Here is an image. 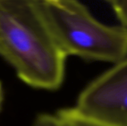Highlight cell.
I'll return each instance as SVG.
<instances>
[{
    "label": "cell",
    "instance_id": "cell-1",
    "mask_svg": "<svg viewBox=\"0 0 127 126\" xmlns=\"http://www.w3.org/2000/svg\"><path fill=\"white\" fill-rule=\"evenodd\" d=\"M0 55L31 86L56 90L63 82L67 56L33 0H0Z\"/></svg>",
    "mask_w": 127,
    "mask_h": 126
},
{
    "label": "cell",
    "instance_id": "cell-2",
    "mask_svg": "<svg viewBox=\"0 0 127 126\" xmlns=\"http://www.w3.org/2000/svg\"><path fill=\"white\" fill-rule=\"evenodd\" d=\"M48 30L66 55L115 64L127 56V30L97 20L78 0H33Z\"/></svg>",
    "mask_w": 127,
    "mask_h": 126
},
{
    "label": "cell",
    "instance_id": "cell-3",
    "mask_svg": "<svg viewBox=\"0 0 127 126\" xmlns=\"http://www.w3.org/2000/svg\"><path fill=\"white\" fill-rule=\"evenodd\" d=\"M75 108L111 125L127 126V56L92 80Z\"/></svg>",
    "mask_w": 127,
    "mask_h": 126
},
{
    "label": "cell",
    "instance_id": "cell-4",
    "mask_svg": "<svg viewBox=\"0 0 127 126\" xmlns=\"http://www.w3.org/2000/svg\"><path fill=\"white\" fill-rule=\"evenodd\" d=\"M56 117L60 126H115L83 114L76 108L61 109Z\"/></svg>",
    "mask_w": 127,
    "mask_h": 126
},
{
    "label": "cell",
    "instance_id": "cell-5",
    "mask_svg": "<svg viewBox=\"0 0 127 126\" xmlns=\"http://www.w3.org/2000/svg\"><path fill=\"white\" fill-rule=\"evenodd\" d=\"M110 4L121 25L127 30V0H112Z\"/></svg>",
    "mask_w": 127,
    "mask_h": 126
},
{
    "label": "cell",
    "instance_id": "cell-6",
    "mask_svg": "<svg viewBox=\"0 0 127 126\" xmlns=\"http://www.w3.org/2000/svg\"><path fill=\"white\" fill-rule=\"evenodd\" d=\"M33 126H60V124L56 116L42 114L36 118Z\"/></svg>",
    "mask_w": 127,
    "mask_h": 126
},
{
    "label": "cell",
    "instance_id": "cell-7",
    "mask_svg": "<svg viewBox=\"0 0 127 126\" xmlns=\"http://www.w3.org/2000/svg\"><path fill=\"white\" fill-rule=\"evenodd\" d=\"M2 99H3V93H2V88H1V84L0 82V107H1V104L2 102Z\"/></svg>",
    "mask_w": 127,
    "mask_h": 126
},
{
    "label": "cell",
    "instance_id": "cell-8",
    "mask_svg": "<svg viewBox=\"0 0 127 126\" xmlns=\"http://www.w3.org/2000/svg\"><path fill=\"white\" fill-rule=\"evenodd\" d=\"M106 1H108V2H109V3H111V1H112V0H105Z\"/></svg>",
    "mask_w": 127,
    "mask_h": 126
}]
</instances>
